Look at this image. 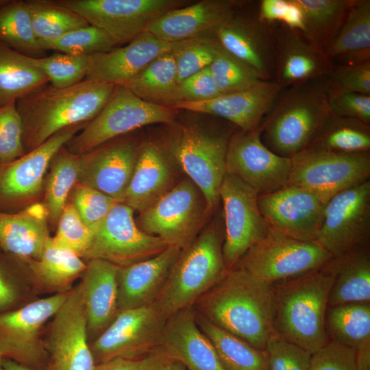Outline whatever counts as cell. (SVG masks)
Returning a JSON list of instances; mask_svg holds the SVG:
<instances>
[{
	"mask_svg": "<svg viewBox=\"0 0 370 370\" xmlns=\"http://www.w3.org/2000/svg\"><path fill=\"white\" fill-rule=\"evenodd\" d=\"M192 307L214 325L260 350H264L274 330V288L238 267L228 269Z\"/></svg>",
	"mask_w": 370,
	"mask_h": 370,
	"instance_id": "cell-1",
	"label": "cell"
},
{
	"mask_svg": "<svg viewBox=\"0 0 370 370\" xmlns=\"http://www.w3.org/2000/svg\"><path fill=\"white\" fill-rule=\"evenodd\" d=\"M116 86L85 79L58 88L49 84L16 101L23 124L25 152L61 130L87 123L102 109Z\"/></svg>",
	"mask_w": 370,
	"mask_h": 370,
	"instance_id": "cell-2",
	"label": "cell"
},
{
	"mask_svg": "<svg viewBox=\"0 0 370 370\" xmlns=\"http://www.w3.org/2000/svg\"><path fill=\"white\" fill-rule=\"evenodd\" d=\"M222 212L204 227L181 252L153 304L164 319L194 303L228 270L223 258Z\"/></svg>",
	"mask_w": 370,
	"mask_h": 370,
	"instance_id": "cell-3",
	"label": "cell"
},
{
	"mask_svg": "<svg viewBox=\"0 0 370 370\" xmlns=\"http://www.w3.org/2000/svg\"><path fill=\"white\" fill-rule=\"evenodd\" d=\"M330 261L274 288V331L312 354L328 343L325 319L334 280Z\"/></svg>",
	"mask_w": 370,
	"mask_h": 370,
	"instance_id": "cell-4",
	"label": "cell"
},
{
	"mask_svg": "<svg viewBox=\"0 0 370 370\" xmlns=\"http://www.w3.org/2000/svg\"><path fill=\"white\" fill-rule=\"evenodd\" d=\"M324 78L280 92L260 125L261 139L273 152L291 158L314 139L329 114Z\"/></svg>",
	"mask_w": 370,
	"mask_h": 370,
	"instance_id": "cell-5",
	"label": "cell"
},
{
	"mask_svg": "<svg viewBox=\"0 0 370 370\" xmlns=\"http://www.w3.org/2000/svg\"><path fill=\"white\" fill-rule=\"evenodd\" d=\"M231 135L223 129L187 122L175 127L164 143L180 169L202 193L209 215L219 205Z\"/></svg>",
	"mask_w": 370,
	"mask_h": 370,
	"instance_id": "cell-6",
	"label": "cell"
},
{
	"mask_svg": "<svg viewBox=\"0 0 370 370\" xmlns=\"http://www.w3.org/2000/svg\"><path fill=\"white\" fill-rule=\"evenodd\" d=\"M175 118V109L148 103L125 86H116L99 112L64 146L70 152L82 155L143 126L172 125Z\"/></svg>",
	"mask_w": 370,
	"mask_h": 370,
	"instance_id": "cell-7",
	"label": "cell"
},
{
	"mask_svg": "<svg viewBox=\"0 0 370 370\" xmlns=\"http://www.w3.org/2000/svg\"><path fill=\"white\" fill-rule=\"evenodd\" d=\"M209 216L202 193L186 177L140 212L136 222L146 234L182 250L195 239Z\"/></svg>",
	"mask_w": 370,
	"mask_h": 370,
	"instance_id": "cell-8",
	"label": "cell"
},
{
	"mask_svg": "<svg viewBox=\"0 0 370 370\" xmlns=\"http://www.w3.org/2000/svg\"><path fill=\"white\" fill-rule=\"evenodd\" d=\"M369 176V151L338 153L308 147L291 158L287 184L304 187L327 203Z\"/></svg>",
	"mask_w": 370,
	"mask_h": 370,
	"instance_id": "cell-9",
	"label": "cell"
},
{
	"mask_svg": "<svg viewBox=\"0 0 370 370\" xmlns=\"http://www.w3.org/2000/svg\"><path fill=\"white\" fill-rule=\"evenodd\" d=\"M69 293L36 299L0 314L2 357L29 367L45 369L47 362L45 329Z\"/></svg>",
	"mask_w": 370,
	"mask_h": 370,
	"instance_id": "cell-10",
	"label": "cell"
},
{
	"mask_svg": "<svg viewBox=\"0 0 370 370\" xmlns=\"http://www.w3.org/2000/svg\"><path fill=\"white\" fill-rule=\"evenodd\" d=\"M332 258L317 241H299L269 230L234 267L272 284L322 267Z\"/></svg>",
	"mask_w": 370,
	"mask_h": 370,
	"instance_id": "cell-11",
	"label": "cell"
},
{
	"mask_svg": "<svg viewBox=\"0 0 370 370\" xmlns=\"http://www.w3.org/2000/svg\"><path fill=\"white\" fill-rule=\"evenodd\" d=\"M47 362L45 370H93L87 319L80 283L49 321L45 332Z\"/></svg>",
	"mask_w": 370,
	"mask_h": 370,
	"instance_id": "cell-12",
	"label": "cell"
},
{
	"mask_svg": "<svg viewBox=\"0 0 370 370\" xmlns=\"http://www.w3.org/2000/svg\"><path fill=\"white\" fill-rule=\"evenodd\" d=\"M370 235V180L349 187L326 203L317 241L333 258L367 246Z\"/></svg>",
	"mask_w": 370,
	"mask_h": 370,
	"instance_id": "cell-13",
	"label": "cell"
},
{
	"mask_svg": "<svg viewBox=\"0 0 370 370\" xmlns=\"http://www.w3.org/2000/svg\"><path fill=\"white\" fill-rule=\"evenodd\" d=\"M89 25L106 32L116 45L145 32L164 12L183 6L181 0H57Z\"/></svg>",
	"mask_w": 370,
	"mask_h": 370,
	"instance_id": "cell-14",
	"label": "cell"
},
{
	"mask_svg": "<svg viewBox=\"0 0 370 370\" xmlns=\"http://www.w3.org/2000/svg\"><path fill=\"white\" fill-rule=\"evenodd\" d=\"M134 210L118 202L93 232L84 258L100 259L124 267L153 257L169 245L157 236L142 231L134 218Z\"/></svg>",
	"mask_w": 370,
	"mask_h": 370,
	"instance_id": "cell-15",
	"label": "cell"
},
{
	"mask_svg": "<svg viewBox=\"0 0 370 370\" xmlns=\"http://www.w3.org/2000/svg\"><path fill=\"white\" fill-rule=\"evenodd\" d=\"M258 193L237 177L225 173L219 189L223 205V255L227 269L267 234Z\"/></svg>",
	"mask_w": 370,
	"mask_h": 370,
	"instance_id": "cell-16",
	"label": "cell"
},
{
	"mask_svg": "<svg viewBox=\"0 0 370 370\" xmlns=\"http://www.w3.org/2000/svg\"><path fill=\"white\" fill-rule=\"evenodd\" d=\"M165 321L153 305L119 312L90 343L96 365L116 358L147 357L160 347Z\"/></svg>",
	"mask_w": 370,
	"mask_h": 370,
	"instance_id": "cell-17",
	"label": "cell"
},
{
	"mask_svg": "<svg viewBox=\"0 0 370 370\" xmlns=\"http://www.w3.org/2000/svg\"><path fill=\"white\" fill-rule=\"evenodd\" d=\"M291 158L271 151L261 139V128L240 130L228 142L225 172L233 175L262 195L275 191L288 183Z\"/></svg>",
	"mask_w": 370,
	"mask_h": 370,
	"instance_id": "cell-18",
	"label": "cell"
},
{
	"mask_svg": "<svg viewBox=\"0 0 370 370\" xmlns=\"http://www.w3.org/2000/svg\"><path fill=\"white\" fill-rule=\"evenodd\" d=\"M86 124L65 128L21 157L0 164V212H14L40 193L54 156Z\"/></svg>",
	"mask_w": 370,
	"mask_h": 370,
	"instance_id": "cell-19",
	"label": "cell"
},
{
	"mask_svg": "<svg viewBox=\"0 0 370 370\" xmlns=\"http://www.w3.org/2000/svg\"><path fill=\"white\" fill-rule=\"evenodd\" d=\"M258 204L269 230L299 241H317L326 202L314 193L286 184L259 195Z\"/></svg>",
	"mask_w": 370,
	"mask_h": 370,
	"instance_id": "cell-20",
	"label": "cell"
},
{
	"mask_svg": "<svg viewBox=\"0 0 370 370\" xmlns=\"http://www.w3.org/2000/svg\"><path fill=\"white\" fill-rule=\"evenodd\" d=\"M138 146L130 139L116 138L80 155L78 183L121 202L132 175Z\"/></svg>",
	"mask_w": 370,
	"mask_h": 370,
	"instance_id": "cell-21",
	"label": "cell"
},
{
	"mask_svg": "<svg viewBox=\"0 0 370 370\" xmlns=\"http://www.w3.org/2000/svg\"><path fill=\"white\" fill-rule=\"evenodd\" d=\"M179 170L164 143L143 142L138 146L132 175L121 203L134 211L145 210L179 182Z\"/></svg>",
	"mask_w": 370,
	"mask_h": 370,
	"instance_id": "cell-22",
	"label": "cell"
},
{
	"mask_svg": "<svg viewBox=\"0 0 370 370\" xmlns=\"http://www.w3.org/2000/svg\"><path fill=\"white\" fill-rule=\"evenodd\" d=\"M284 88L275 80H262L247 89L208 101L182 102L175 109L217 116L242 131H253L260 127Z\"/></svg>",
	"mask_w": 370,
	"mask_h": 370,
	"instance_id": "cell-23",
	"label": "cell"
},
{
	"mask_svg": "<svg viewBox=\"0 0 370 370\" xmlns=\"http://www.w3.org/2000/svg\"><path fill=\"white\" fill-rule=\"evenodd\" d=\"M275 48L274 80L283 87L323 77L334 62L302 32L285 25L271 31Z\"/></svg>",
	"mask_w": 370,
	"mask_h": 370,
	"instance_id": "cell-24",
	"label": "cell"
},
{
	"mask_svg": "<svg viewBox=\"0 0 370 370\" xmlns=\"http://www.w3.org/2000/svg\"><path fill=\"white\" fill-rule=\"evenodd\" d=\"M171 44L145 32L125 46L89 56L86 79L125 86Z\"/></svg>",
	"mask_w": 370,
	"mask_h": 370,
	"instance_id": "cell-25",
	"label": "cell"
},
{
	"mask_svg": "<svg viewBox=\"0 0 370 370\" xmlns=\"http://www.w3.org/2000/svg\"><path fill=\"white\" fill-rule=\"evenodd\" d=\"M234 15V3L202 0L169 10L154 19L145 32L161 40L173 43L214 34Z\"/></svg>",
	"mask_w": 370,
	"mask_h": 370,
	"instance_id": "cell-26",
	"label": "cell"
},
{
	"mask_svg": "<svg viewBox=\"0 0 370 370\" xmlns=\"http://www.w3.org/2000/svg\"><path fill=\"white\" fill-rule=\"evenodd\" d=\"M180 252V248L168 246L153 257L119 267V312L153 305Z\"/></svg>",
	"mask_w": 370,
	"mask_h": 370,
	"instance_id": "cell-27",
	"label": "cell"
},
{
	"mask_svg": "<svg viewBox=\"0 0 370 370\" xmlns=\"http://www.w3.org/2000/svg\"><path fill=\"white\" fill-rule=\"evenodd\" d=\"M265 23L237 19L234 15L216 32L221 47L250 66L262 80H274L275 48Z\"/></svg>",
	"mask_w": 370,
	"mask_h": 370,
	"instance_id": "cell-28",
	"label": "cell"
},
{
	"mask_svg": "<svg viewBox=\"0 0 370 370\" xmlns=\"http://www.w3.org/2000/svg\"><path fill=\"white\" fill-rule=\"evenodd\" d=\"M160 346L187 370H225L211 342L198 327L192 306L166 319Z\"/></svg>",
	"mask_w": 370,
	"mask_h": 370,
	"instance_id": "cell-29",
	"label": "cell"
},
{
	"mask_svg": "<svg viewBox=\"0 0 370 370\" xmlns=\"http://www.w3.org/2000/svg\"><path fill=\"white\" fill-rule=\"evenodd\" d=\"M43 203L14 212H0V250L22 264L38 260L50 235Z\"/></svg>",
	"mask_w": 370,
	"mask_h": 370,
	"instance_id": "cell-30",
	"label": "cell"
},
{
	"mask_svg": "<svg viewBox=\"0 0 370 370\" xmlns=\"http://www.w3.org/2000/svg\"><path fill=\"white\" fill-rule=\"evenodd\" d=\"M79 282L86 309L90 343L114 320L118 309L119 267L109 262L92 259Z\"/></svg>",
	"mask_w": 370,
	"mask_h": 370,
	"instance_id": "cell-31",
	"label": "cell"
},
{
	"mask_svg": "<svg viewBox=\"0 0 370 370\" xmlns=\"http://www.w3.org/2000/svg\"><path fill=\"white\" fill-rule=\"evenodd\" d=\"M25 264L34 288L51 295L70 291L74 282L82 278L87 265L75 252L56 245L51 236L40 257Z\"/></svg>",
	"mask_w": 370,
	"mask_h": 370,
	"instance_id": "cell-32",
	"label": "cell"
},
{
	"mask_svg": "<svg viewBox=\"0 0 370 370\" xmlns=\"http://www.w3.org/2000/svg\"><path fill=\"white\" fill-rule=\"evenodd\" d=\"M330 265L334 280L328 301L330 306L369 302L370 255L367 245L332 258Z\"/></svg>",
	"mask_w": 370,
	"mask_h": 370,
	"instance_id": "cell-33",
	"label": "cell"
},
{
	"mask_svg": "<svg viewBox=\"0 0 370 370\" xmlns=\"http://www.w3.org/2000/svg\"><path fill=\"white\" fill-rule=\"evenodd\" d=\"M123 86L154 105L175 109L182 102L171 51L153 60Z\"/></svg>",
	"mask_w": 370,
	"mask_h": 370,
	"instance_id": "cell-34",
	"label": "cell"
},
{
	"mask_svg": "<svg viewBox=\"0 0 370 370\" xmlns=\"http://www.w3.org/2000/svg\"><path fill=\"white\" fill-rule=\"evenodd\" d=\"M330 58L343 64L370 60V1L355 0L334 38L325 48Z\"/></svg>",
	"mask_w": 370,
	"mask_h": 370,
	"instance_id": "cell-35",
	"label": "cell"
},
{
	"mask_svg": "<svg viewBox=\"0 0 370 370\" xmlns=\"http://www.w3.org/2000/svg\"><path fill=\"white\" fill-rule=\"evenodd\" d=\"M49 84L27 56L0 43V108Z\"/></svg>",
	"mask_w": 370,
	"mask_h": 370,
	"instance_id": "cell-36",
	"label": "cell"
},
{
	"mask_svg": "<svg viewBox=\"0 0 370 370\" xmlns=\"http://www.w3.org/2000/svg\"><path fill=\"white\" fill-rule=\"evenodd\" d=\"M195 313L198 327L211 342L225 370H269L264 350L254 347Z\"/></svg>",
	"mask_w": 370,
	"mask_h": 370,
	"instance_id": "cell-37",
	"label": "cell"
},
{
	"mask_svg": "<svg viewBox=\"0 0 370 370\" xmlns=\"http://www.w3.org/2000/svg\"><path fill=\"white\" fill-rule=\"evenodd\" d=\"M308 147L338 153L369 151L370 125L329 112Z\"/></svg>",
	"mask_w": 370,
	"mask_h": 370,
	"instance_id": "cell-38",
	"label": "cell"
},
{
	"mask_svg": "<svg viewBox=\"0 0 370 370\" xmlns=\"http://www.w3.org/2000/svg\"><path fill=\"white\" fill-rule=\"evenodd\" d=\"M304 18L303 33L316 46L325 50L341 27L355 0H295Z\"/></svg>",
	"mask_w": 370,
	"mask_h": 370,
	"instance_id": "cell-39",
	"label": "cell"
},
{
	"mask_svg": "<svg viewBox=\"0 0 370 370\" xmlns=\"http://www.w3.org/2000/svg\"><path fill=\"white\" fill-rule=\"evenodd\" d=\"M80 166V155L70 152L65 146L51 162L43 204L48 212L49 221L53 224L58 222L72 189L78 183Z\"/></svg>",
	"mask_w": 370,
	"mask_h": 370,
	"instance_id": "cell-40",
	"label": "cell"
},
{
	"mask_svg": "<svg viewBox=\"0 0 370 370\" xmlns=\"http://www.w3.org/2000/svg\"><path fill=\"white\" fill-rule=\"evenodd\" d=\"M0 43L27 56H45L34 34L25 1L0 0Z\"/></svg>",
	"mask_w": 370,
	"mask_h": 370,
	"instance_id": "cell-41",
	"label": "cell"
},
{
	"mask_svg": "<svg viewBox=\"0 0 370 370\" xmlns=\"http://www.w3.org/2000/svg\"><path fill=\"white\" fill-rule=\"evenodd\" d=\"M25 2L33 32L40 47L89 25L82 16L60 4L57 0H26Z\"/></svg>",
	"mask_w": 370,
	"mask_h": 370,
	"instance_id": "cell-42",
	"label": "cell"
},
{
	"mask_svg": "<svg viewBox=\"0 0 370 370\" xmlns=\"http://www.w3.org/2000/svg\"><path fill=\"white\" fill-rule=\"evenodd\" d=\"M327 325L334 341L356 350L370 341L369 303H349L332 306Z\"/></svg>",
	"mask_w": 370,
	"mask_h": 370,
	"instance_id": "cell-43",
	"label": "cell"
},
{
	"mask_svg": "<svg viewBox=\"0 0 370 370\" xmlns=\"http://www.w3.org/2000/svg\"><path fill=\"white\" fill-rule=\"evenodd\" d=\"M171 44V53L174 58L177 82L209 66L221 46L215 34L180 40Z\"/></svg>",
	"mask_w": 370,
	"mask_h": 370,
	"instance_id": "cell-44",
	"label": "cell"
},
{
	"mask_svg": "<svg viewBox=\"0 0 370 370\" xmlns=\"http://www.w3.org/2000/svg\"><path fill=\"white\" fill-rule=\"evenodd\" d=\"M27 58L55 88L69 87L86 79L89 56L56 52L48 56Z\"/></svg>",
	"mask_w": 370,
	"mask_h": 370,
	"instance_id": "cell-45",
	"label": "cell"
},
{
	"mask_svg": "<svg viewBox=\"0 0 370 370\" xmlns=\"http://www.w3.org/2000/svg\"><path fill=\"white\" fill-rule=\"evenodd\" d=\"M209 68L222 95L247 89L262 81L250 66L222 47Z\"/></svg>",
	"mask_w": 370,
	"mask_h": 370,
	"instance_id": "cell-46",
	"label": "cell"
},
{
	"mask_svg": "<svg viewBox=\"0 0 370 370\" xmlns=\"http://www.w3.org/2000/svg\"><path fill=\"white\" fill-rule=\"evenodd\" d=\"M115 46L116 45L114 41L106 32L88 25L45 42L40 47L45 51L53 50L73 56H90L109 51Z\"/></svg>",
	"mask_w": 370,
	"mask_h": 370,
	"instance_id": "cell-47",
	"label": "cell"
},
{
	"mask_svg": "<svg viewBox=\"0 0 370 370\" xmlns=\"http://www.w3.org/2000/svg\"><path fill=\"white\" fill-rule=\"evenodd\" d=\"M0 314L15 310L29 302V281L23 274L22 263L1 251Z\"/></svg>",
	"mask_w": 370,
	"mask_h": 370,
	"instance_id": "cell-48",
	"label": "cell"
},
{
	"mask_svg": "<svg viewBox=\"0 0 370 370\" xmlns=\"http://www.w3.org/2000/svg\"><path fill=\"white\" fill-rule=\"evenodd\" d=\"M93 232L84 223L74 206L66 204L58 222L52 241L84 258L92 241Z\"/></svg>",
	"mask_w": 370,
	"mask_h": 370,
	"instance_id": "cell-49",
	"label": "cell"
},
{
	"mask_svg": "<svg viewBox=\"0 0 370 370\" xmlns=\"http://www.w3.org/2000/svg\"><path fill=\"white\" fill-rule=\"evenodd\" d=\"M84 223L94 232L118 203L113 198L87 185L77 183L70 201Z\"/></svg>",
	"mask_w": 370,
	"mask_h": 370,
	"instance_id": "cell-50",
	"label": "cell"
},
{
	"mask_svg": "<svg viewBox=\"0 0 370 370\" xmlns=\"http://www.w3.org/2000/svg\"><path fill=\"white\" fill-rule=\"evenodd\" d=\"M269 370H308L312 354L273 330L264 347Z\"/></svg>",
	"mask_w": 370,
	"mask_h": 370,
	"instance_id": "cell-51",
	"label": "cell"
},
{
	"mask_svg": "<svg viewBox=\"0 0 370 370\" xmlns=\"http://www.w3.org/2000/svg\"><path fill=\"white\" fill-rule=\"evenodd\" d=\"M323 78L328 95L343 92L370 95V60L339 64Z\"/></svg>",
	"mask_w": 370,
	"mask_h": 370,
	"instance_id": "cell-52",
	"label": "cell"
},
{
	"mask_svg": "<svg viewBox=\"0 0 370 370\" xmlns=\"http://www.w3.org/2000/svg\"><path fill=\"white\" fill-rule=\"evenodd\" d=\"M25 153L22 121L13 102L0 108V164L12 162Z\"/></svg>",
	"mask_w": 370,
	"mask_h": 370,
	"instance_id": "cell-53",
	"label": "cell"
},
{
	"mask_svg": "<svg viewBox=\"0 0 370 370\" xmlns=\"http://www.w3.org/2000/svg\"><path fill=\"white\" fill-rule=\"evenodd\" d=\"M308 370H357L356 350L332 341L312 354Z\"/></svg>",
	"mask_w": 370,
	"mask_h": 370,
	"instance_id": "cell-54",
	"label": "cell"
},
{
	"mask_svg": "<svg viewBox=\"0 0 370 370\" xmlns=\"http://www.w3.org/2000/svg\"><path fill=\"white\" fill-rule=\"evenodd\" d=\"M328 106L329 112L334 115L370 125V95L359 92L328 95Z\"/></svg>",
	"mask_w": 370,
	"mask_h": 370,
	"instance_id": "cell-55",
	"label": "cell"
},
{
	"mask_svg": "<svg viewBox=\"0 0 370 370\" xmlns=\"http://www.w3.org/2000/svg\"><path fill=\"white\" fill-rule=\"evenodd\" d=\"M182 102L205 101L220 96L209 66L188 77L180 84Z\"/></svg>",
	"mask_w": 370,
	"mask_h": 370,
	"instance_id": "cell-56",
	"label": "cell"
},
{
	"mask_svg": "<svg viewBox=\"0 0 370 370\" xmlns=\"http://www.w3.org/2000/svg\"><path fill=\"white\" fill-rule=\"evenodd\" d=\"M141 370H187L184 364L160 346L147 356Z\"/></svg>",
	"mask_w": 370,
	"mask_h": 370,
	"instance_id": "cell-57",
	"label": "cell"
},
{
	"mask_svg": "<svg viewBox=\"0 0 370 370\" xmlns=\"http://www.w3.org/2000/svg\"><path fill=\"white\" fill-rule=\"evenodd\" d=\"M288 5L287 0H262L258 19L265 24L281 22Z\"/></svg>",
	"mask_w": 370,
	"mask_h": 370,
	"instance_id": "cell-58",
	"label": "cell"
},
{
	"mask_svg": "<svg viewBox=\"0 0 370 370\" xmlns=\"http://www.w3.org/2000/svg\"><path fill=\"white\" fill-rule=\"evenodd\" d=\"M288 5L281 23L286 27L304 32V18L303 12L295 0H287Z\"/></svg>",
	"mask_w": 370,
	"mask_h": 370,
	"instance_id": "cell-59",
	"label": "cell"
},
{
	"mask_svg": "<svg viewBox=\"0 0 370 370\" xmlns=\"http://www.w3.org/2000/svg\"><path fill=\"white\" fill-rule=\"evenodd\" d=\"M147 357L141 359L116 358L97 364L93 370H141Z\"/></svg>",
	"mask_w": 370,
	"mask_h": 370,
	"instance_id": "cell-60",
	"label": "cell"
},
{
	"mask_svg": "<svg viewBox=\"0 0 370 370\" xmlns=\"http://www.w3.org/2000/svg\"><path fill=\"white\" fill-rule=\"evenodd\" d=\"M357 370H370V341L356 350Z\"/></svg>",
	"mask_w": 370,
	"mask_h": 370,
	"instance_id": "cell-61",
	"label": "cell"
},
{
	"mask_svg": "<svg viewBox=\"0 0 370 370\" xmlns=\"http://www.w3.org/2000/svg\"><path fill=\"white\" fill-rule=\"evenodd\" d=\"M2 367L3 370H45L29 367L8 358L3 359Z\"/></svg>",
	"mask_w": 370,
	"mask_h": 370,
	"instance_id": "cell-62",
	"label": "cell"
},
{
	"mask_svg": "<svg viewBox=\"0 0 370 370\" xmlns=\"http://www.w3.org/2000/svg\"><path fill=\"white\" fill-rule=\"evenodd\" d=\"M3 359V358L2 357V356H1V354L0 353V370H3V367H2Z\"/></svg>",
	"mask_w": 370,
	"mask_h": 370,
	"instance_id": "cell-63",
	"label": "cell"
}]
</instances>
